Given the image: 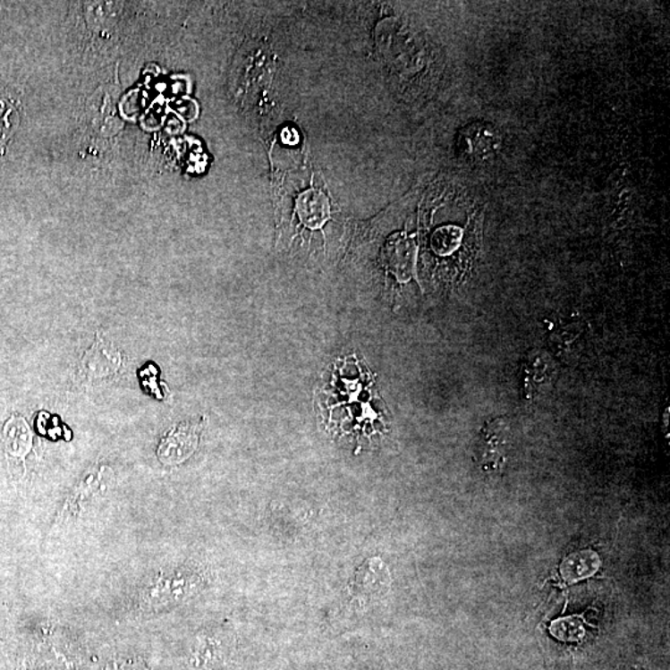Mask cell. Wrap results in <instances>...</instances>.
<instances>
[{
    "mask_svg": "<svg viewBox=\"0 0 670 670\" xmlns=\"http://www.w3.org/2000/svg\"><path fill=\"white\" fill-rule=\"evenodd\" d=\"M200 575L187 566L150 573L140 583L133 596L134 615H157L187 601L203 585Z\"/></svg>",
    "mask_w": 670,
    "mask_h": 670,
    "instance_id": "obj_1",
    "label": "cell"
},
{
    "mask_svg": "<svg viewBox=\"0 0 670 670\" xmlns=\"http://www.w3.org/2000/svg\"><path fill=\"white\" fill-rule=\"evenodd\" d=\"M121 365V355L108 351L107 345L98 335L94 346L85 352L81 360L83 373L94 379L114 375Z\"/></svg>",
    "mask_w": 670,
    "mask_h": 670,
    "instance_id": "obj_5",
    "label": "cell"
},
{
    "mask_svg": "<svg viewBox=\"0 0 670 670\" xmlns=\"http://www.w3.org/2000/svg\"><path fill=\"white\" fill-rule=\"evenodd\" d=\"M297 213L304 225L310 229H319L330 217L328 199L314 189L303 192L297 200Z\"/></svg>",
    "mask_w": 670,
    "mask_h": 670,
    "instance_id": "obj_6",
    "label": "cell"
},
{
    "mask_svg": "<svg viewBox=\"0 0 670 670\" xmlns=\"http://www.w3.org/2000/svg\"><path fill=\"white\" fill-rule=\"evenodd\" d=\"M107 670H149L143 663L134 659H115L107 666Z\"/></svg>",
    "mask_w": 670,
    "mask_h": 670,
    "instance_id": "obj_14",
    "label": "cell"
},
{
    "mask_svg": "<svg viewBox=\"0 0 670 670\" xmlns=\"http://www.w3.org/2000/svg\"><path fill=\"white\" fill-rule=\"evenodd\" d=\"M112 95H114V91H105L99 101H95L94 106L89 107L92 114H89L91 115V121H89L91 124H89V130L98 136L96 138H107V134L106 133H107V131H111L108 126L114 132L121 130V122L118 120L117 114H115V104H112V101H114V96Z\"/></svg>",
    "mask_w": 670,
    "mask_h": 670,
    "instance_id": "obj_7",
    "label": "cell"
},
{
    "mask_svg": "<svg viewBox=\"0 0 670 670\" xmlns=\"http://www.w3.org/2000/svg\"><path fill=\"white\" fill-rule=\"evenodd\" d=\"M467 138L468 150L476 158H488L490 154L496 152L499 148L500 137L492 126L474 124L472 128H470L466 140Z\"/></svg>",
    "mask_w": 670,
    "mask_h": 670,
    "instance_id": "obj_10",
    "label": "cell"
},
{
    "mask_svg": "<svg viewBox=\"0 0 670 670\" xmlns=\"http://www.w3.org/2000/svg\"><path fill=\"white\" fill-rule=\"evenodd\" d=\"M201 421L182 422L166 431L160 438L156 454L165 466H178L191 458L198 450L201 431Z\"/></svg>",
    "mask_w": 670,
    "mask_h": 670,
    "instance_id": "obj_3",
    "label": "cell"
},
{
    "mask_svg": "<svg viewBox=\"0 0 670 670\" xmlns=\"http://www.w3.org/2000/svg\"><path fill=\"white\" fill-rule=\"evenodd\" d=\"M21 124V112L17 99L12 96H0V158L17 132Z\"/></svg>",
    "mask_w": 670,
    "mask_h": 670,
    "instance_id": "obj_9",
    "label": "cell"
},
{
    "mask_svg": "<svg viewBox=\"0 0 670 670\" xmlns=\"http://www.w3.org/2000/svg\"><path fill=\"white\" fill-rule=\"evenodd\" d=\"M416 248L412 240L405 235L391 237L385 249L386 265L399 280H409L415 264Z\"/></svg>",
    "mask_w": 670,
    "mask_h": 670,
    "instance_id": "obj_4",
    "label": "cell"
},
{
    "mask_svg": "<svg viewBox=\"0 0 670 670\" xmlns=\"http://www.w3.org/2000/svg\"><path fill=\"white\" fill-rule=\"evenodd\" d=\"M111 480L110 468L106 466L91 468L83 474L61 505L54 527H65L85 517L107 495Z\"/></svg>",
    "mask_w": 670,
    "mask_h": 670,
    "instance_id": "obj_2",
    "label": "cell"
},
{
    "mask_svg": "<svg viewBox=\"0 0 670 670\" xmlns=\"http://www.w3.org/2000/svg\"><path fill=\"white\" fill-rule=\"evenodd\" d=\"M550 631L554 637L559 638L561 640H567V642L580 640L585 634L583 623L580 617H566L553 622Z\"/></svg>",
    "mask_w": 670,
    "mask_h": 670,
    "instance_id": "obj_12",
    "label": "cell"
},
{
    "mask_svg": "<svg viewBox=\"0 0 670 670\" xmlns=\"http://www.w3.org/2000/svg\"><path fill=\"white\" fill-rule=\"evenodd\" d=\"M599 557L591 550H582L567 556L561 564V575L566 582L581 581L594 575L599 567Z\"/></svg>",
    "mask_w": 670,
    "mask_h": 670,
    "instance_id": "obj_8",
    "label": "cell"
},
{
    "mask_svg": "<svg viewBox=\"0 0 670 670\" xmlns=\"http://www.w3.org/2000/svg\"><path fill=\"white\" fill-rule=\"evenodd\" d=\"M463 231L457 226H444L436 230L432 235V249L438 255H451L460 248Z\"/></svg>",
    "mask_w": 670,
    "mask_h": 670,
    "instance_id": "obj_11",
    "label": "cell"
},
{
    "mask_svg": "<svg viewBox=\"0 0 670 670\" xmlns=\"http://www.w3.org/2000/svg\"><path fill=\"white\" fill-rule=\"evenodd\" d=\"M9 447L14 454H25L30 448L31 437L27 425L15 426L13 434L8 436Z\"/></svg>",
    "mask_w": 670,
    "mask_h": 670,
    "instance_id": "obj_13",
    "label": "cell"
}]
</instances>
